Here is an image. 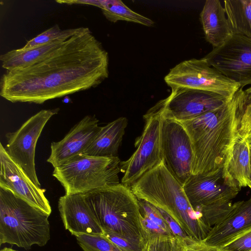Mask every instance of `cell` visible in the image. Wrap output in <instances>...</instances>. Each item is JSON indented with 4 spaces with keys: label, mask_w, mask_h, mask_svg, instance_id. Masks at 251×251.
Segmentation results:
<instances>
[{
    "label": "cell",
    "mask_w": 251,
    "mask_h": 251,
    "mask_svg": "<svg viewBox=\"0 0 251 251\" xmlns=\"http://www.w3.org/2000/svg\"><path fill=\"white\" fill-rule=\"evenodd\" d=\"M108 65L101 43L82 27L41 60L6 71L0 78V95L13 103L42 104L98 86L108 77Z\"/></svg>",
    "instance_id": "cell-1"
},
{
    "label": "cell",
    "mask_w": 251,
    "mask_h": 251,
    "mask_svg": "<svg viewBox=\"0 0 251 251\" xmlns=\"http://www.w3.org/2000/svg\"><path fill=\"white\" fill-rule=\"evenodd\" d=\"M246 107L240 88L224 105L196 118L179 121L187 131L194 153L192 175L216 170L223 165L236 140Z\"/></svg>",
    "instance_id": "cell-2"
},
{
    "label": "cell",
    "mask_w": 251,
    "mask_h": 251,
    "mask_svg": "<svg viewBox=\"0 0 251 251\" xmlns=\"http://www.w3.org/2000/svg\"><path fill=\"white\" fill-rule=\"evenodd\" d=\"M130 189L137 199L150 202L169 215L193 240L203 241L212 228L193 209L182 184L170 172L164 160L143 175Z\"/></svg>",
    "instance_id": "cell-3"
},
{
    "label": "cell",
    "mask_w": 251,
    "mask_h": 251,
    "mask_svg": "<svg viewBox=\"0 0 251 251\" xmlns=\"http://www.w3.org/2000/svg\"><path fill=\"white\" fill-rule=\"evenodd\" d=\"M98 223L105 232L144 245L147 238L138 199L121 183L83 194Z\"/></svg>",
    "instance_id": "cell-4"
},
{
    "label": "cell",
    "mask_w": 251,
    "mask_h": 251,
    "mask_svg": "<svg viewBox=\"0 0 251 251\" xmlns=\"http://www.w3.org/2000/svg\"><path fill=\"white\" fill-rule=\"evenodd\" d=\"M50 215L0 187V244L29 249L50 238Z\"/></svg>",
    "instance_id": "cell-5"
},
{
    "label": "cell",
    "mask_w": 251,
    "mask_h": 251,
    "mask_svg": "<svg viewBox=\"0 0 251 251\" xmlns=\"http://www.w3.org/2000/svg\"><path fill=\"white\" fill-rule=\"evenodd\" d=\"M121 162L118 156L81 154L54 168L52 175L63 187L65 194H85L120 183Z\"/></svg>",
    "instance_id": "cell-6"
},
{
    "label": "cell",
    "mask_w": 251,
    "mask_h": 251,
    "mask_svg": "<svg viewBox=\"0 0 251 251\" xmlns=\"http://www.w3.org/2000/svg\"><path fill=\"white\" fill-rule=\"evenodd\" d=\"M144 130L135 142L136 150L127 160L121 162L124 175L121 183L131 188L139 179L163 160L161 148L162 111L157 102L143 116Z\"/></svg>",
    "instance_id": "cell-7"
},
{
    "label": "cell",
    "mask_w": 251,
    "mask_h": 251,
    "mask_svg": "<svg viewBox=\"0 0 251 251\" xmlns=\"http://www.w3.org/2000/svg\"><path fill=\"white\" fill-rule=\"evenodd\" d=\"M164 80L171 88L210 91L231 99L240 85L211 67L204 58L182 61L172 68Z\"/></svg>",
    "instance_id": "cell-8"
},
{
    "label": "cell",
    "mask_w": 251,
    "mask_h": 251,
    "mask_svg": "<svg viewBox=\"0 0 251 251\" xmlns=\"http://www.w3.org/2000/svg\"><path fill=\"white\" fill-rule=\"evenodd\" d=\"M60 109H42L32 116L14 132L5 134L7 152L38 187L41 184L37 176L35 156L37 141L48 122Z\"/></svg>",
    "instance_id": "cell-9"
},
{
    "label": "cell",
    "mask_w": 251,
    "mask_h": 251,
    "mask_svg": "<svg viewBox=\"0 0 251 251\" xmlns=\"http://www.w3.org/2000/svg\"><path fill=\"white\" fill-rule=\"evenodd\" d=\"M203 58L240 88L251 85V38L233 33Z\"/></svg>",
    "instance_id": "cell-10"
},
{
    "label": "cell",
    "mask_w": 251,
    "mask_h": 251,
    "mask_svg": "<svg viewBox=\"0 0 251 251\" xmlns=\"http://www.w3.org/2000/svg\"><path fill=\"white\" fill-rule=\"evenodd\" d=\"M193 209L232 201L241 188L227 175L224 164L216 170L192 175L183 185Z\"/></svg>",
    "instance_id": "cell-11"
},
{
    "label": "cell",
    "mask_w": 251,
    "mask_h": 251,
    "mask_svg": "<svg viewBox=\"0 0 251 251\" xmlns=\"http://www.w3.org/2000/svg\"><path fill=\"white\" fill-rule=\"evenodd\" d=\"M161 148L167 168L183 185L192 175L194 153L191 142L179 121L164 118L163 115Z\"/></svg>",
    "instance_id": "cell-12"
},
{
    "label": "cell",
    "mask_w": 251,
    "mask_h": 251,
    "mask_svg": "<svg viewBox=\"0 0 251 251\" xmlns=\"http://www.w3.org/2000/svg\"><path fill=\"white\" fill-rule=\"evenodd\" d=\"M231 99L210 91L177 87L172 89L170 95L157 103L163 117L181 121L221 107Z\"/></svg>",
    "instance_id": "cell-13"
},
{
    "label": "cell",
    "mask_w": 251,
    "mask_h": 251,
    "mask_svg": "<svg viewBox=\"0 0 251 251\" xmlns=\"http://www.w3.org/2000/svg\"><path fill=\"white\" fill-rule=\"evenodd\" d=\"M0 187L11 191L34 207L50 215L51 208L45 190L37 186L13 160L0 144Z\"/></svg>",
    "instance_id": "cell-14"
},
{
    "label": "cell",
    "mask_w": 251,
    "mask_h": 251,
    "mask_svg": "<svg viewBox=\"0 0 251 251\" xmlns=\"http://www.w3.org/2000/svg\"><path fill=\"white\" fill-rule=\"evenodd\" d=\"M100 127L95 116H85L62 139L51 143L50 153L47 161L55 168L83 154Z\"/></svg>",
    "instance_id": "cell-15"
},
{
    "label": "cell",
    "mask_w": 251,
    "mask_h": 251,
    "mask_svg": "<svg viewBox=\"0 0 251 251\" xmlns=\"http://www.w3.org/2000/svg\"><path fill=\"white\" fill-rule=\"evenodd\" d=\"M58 207L65 229L72 235L103 234L83 194H65L60 197Z\"/></svg>",
    "instance_id": "cell-16"
},
{
    "label": "cell",
    "mask_w": 251,
    "mask_h": 251,
    "mask_svg": "<svg viewBox=\"0 0 251 251\" xmlns=\"http://www.w3.org/2000/svg\"><path fill=\"white\" fill-rule=\"evenodd\" d=\"M251 228V196L233 204L230 212L213 226L203 241L207 245L222 248Z\"/></svg>",
    "instance_id": "cell-17"
},
{
    "label": "cell",
    "mask_w": 251,
    "mask_h": 251,
    "mask_svg": "<svg viewBox=\"0 0 251 251\" xmlns=\"http://www.w3.org/2000/svg\"><path fill=\"white\" fill-rule=\"evenodd\" d=\"M206 40L213 48L224 44L233 34L226 10L219 0H207L200 14Z\"/></svg>",
    "instance_id": "cell-18"
},
{
    "label": "cell",
    "mask_w": 251,
    "mask_h": 251,
    "mask_svg": "<svg viewBox=\"0 0 251 251\" xmlns=\"http://www.w3.org/2000/svg\"><path fill=\"white\" fill-rule=\"evenodd\" d=\"M127 124V118L121 117L101 126L83 154L94 156L118 157V150Z\"/></svg>",
    "instance_id": "cell-19"
},
{
    "label": "cell",
    "mask_w": 251,
    "mask_h": 251,
    "mask_svg": "<svg viewBox=\"0 0 251 251\" xmlns=\"http://www.w3.org/2000/svg\"><path fill=\"white\" fill-rule=\"evenodd\" d=\"M72 36L62 37L28 49L20 48L9 51L0 56L1 66L8 71L41 60L61 48Z\"/></svg>",
    "instance_id": "cell-20"
},
{
    "label": "cell",
    "mask_w": 251,
    "mask_h": 251,
    "mask_svg": "<svg viewBox=\"0 0 251 251\" xmlns=\"http://www.w3.org/2000/svg\"><path fill=\"white\" fill-rule=\"evenodd\" d=\"M250 142L239 136L224 164L228 176L240 188L248 186L251 174Z\"/></svg>",
    "instance_id": "cell-21"
},
{
    "label": "cell",
    "mask_w": 251,
    "mask_h": 251,
    "mask_svg": "<svg viewBox=\"0 0 251 251\" xmlns=\"http://www.w3.org/2000/svg\"><path fill=\"white\" fill-rule=\"evenodd\" d=\"M80 3L100 8L105 18L112 23L124 21L148 27L154 24L151 19L132 10L120 0H81Z\"/></svg>",
    "instance_id": "cell-22"
},
{
    "label": "cell",
    "mask_w": 251,
    "mask_h": 251,
    "mask_svg": "<svg viewBox=\"0 0 251 251\" xmlns=\"http://www.w3.org/2000/svg\"><path fill=\"white\" fill-rule=\"evenodd\" d=\"M224 8L233 33L251 38V0H226Z\"/></svg>",
    "instance_id": "cell-23"
},
{
    "label": "cell",
    "mask_w": 251,
    "mask_h": 251,
    "mask_svg": "<svg viewBox=\"0 0 251 251\" xmlns=\"http://www.w3.org/2000/svg\"><path fill=\"white\" fill-rule=\"evenodd\" d=\"M189 239L165 235L149 236L141 251H180Z\"/></svg>",
    "instance_id": "cell-24"
},
{
    "label": "cell",
    "mask_w": 251,
    "mask_h": 251,
    "mask_svg": "<svg viewBox=\"0 0 251 251\" xmlns=\"http://www.w3.org/2000/svg\"><path fill=\"white\" fill-rule=\"evenodd\" d=\"M82 28V27H80L62 30L58 25H55L28 41L25 45L21 48L28 49L48 43L62 37L72 36L79 32Z\"/></svg>",
    "instance_id": "cell-25"
},
{
    "label": "cell",
    "mask_w": 251,
    "mask_h": 251,
    "mask_svg": "<svg viewBox=\"0 0 251 251\" xmlns=\"http://www.w3.org/2000/svg\"><path fill=\"white\" fill-rule=\"evenodd\" d=\"M75 237L83 251H121L103 234H81Z\"/></svg>",
    "instance_id": "cell-26"
},
{
    "label": "cell",
    "mask_w": 251,
    "mask_h": 251,
    "mask_svg": "<svg viewBox=\"0 0 251 251\" xmlns=\"http://www.w3.org/2000/svg\"><path fill=\"white\" fill-rule=\"evenodd\" d=\"M232 201L202 206L196 210L204 222L212 227L224 220L232 208Z\"/></svg>",
    "instance_id": "cell-27"
},
{
    "label": "cell",
    "mask_w": 251,
    "mask_h": 251,
    "mask_svg": "<svg viewBox=\"0 0 251 251\" xmlns=\"http://www.w3.org/2000/svg\"><path fill=\"white\" fill-rule=\"evenodd\" d=\"M138 200L140 212L143 217L151 220L165 230L169 235L174 236L158 208L145 200L138 199Z\"/></svg>",
    "instance_id": "cell-28"
},
{
    "label": "cell",
    "mask_w": 251,
    "mask_h": 251,
    "mask_svg": "<svg viewBox=\"0 0 251 251\" xmlns=\"http://www.w3.org/2000/svg\"><path fill=\"white\" fill-rule=\"evenodd\" d=\"M221 248L224 251H251V228Z\"/></svg>",
    "instance_id": "cell-29"
},
{
    "label": "cell",
    "mask_w": 251,
    "mask_h": 251,
    "mask_svg": "<svg viewBox=\"0 0 251 251\" xmlns=\"http://www.w3.org/2000/svg\"><path fill=\"white\" fill-rule=\"evenodd\" d=\"M121 251H141L144 245L129 240L118 234L105 232L103 234Z\"/></svg>",
    "instance_id": "cell-30"
},
{
    "label": "cell",
    "mask_w": 251,
    "mask_h": 251,
    "mask_svg": "<svg viewBox=\"0 0 251 251\" xmlns=\"http://www.w3.org/2000/svg\"><path fill=\"white\" fill-rule=\"evenodd\" d=\"M251 131V103L244 108L241 118L238 133L241 137H248Z\"/></svg>",
    "instance_id": "cell-31"
},
{
    "label": "cell",
    "mask_w": 251,
    "mask_h": 251,
    "mask_svg": "<svg viewBox=\"0 0 251 251\" xmlns=\"http://www.w3.org/2000/svg\"><path fill=\"white\" fill-rule=\"evenodd\" d=\"M180 251H224L222 248L211 246L202 241L187 240Z\"/></svg>",
    "instance_id": "cell-32"
},
{
    "label": "cell",
    "mask_w": 251,
    "mask_h": 251,
    "mask_svg": "<svg viewBox=\"0 0 251 251\" xmlns=\"http://www.w3.org/2000/svg\"><path fill=\"white\" fill-rule=\"evenodd\" d=\"M142 220L143 226L147 233V237L149 236L158 235L171 236L149 219L142 216Z\"/></svg>",
    "instance_id": "cell-33"
},
{
    "label": "cell",
    "mask_w": 251,
    "mask_h": 251,
    "mask_svg": "<svg viewBox=\"0 0 251 251\" xmlns=\"http://www.w3.org/2000/svg\"><path fill=\"white\" fill-rule=\"evenodd\" d=\"M245 95L246 106L251 103V86L244 91Z\"/></svg>",
    "instance_id": "cell-34"
},
{
    "label": "cell",
    "mask_w": 251,
    "mask_h": 251,
    "mask_svg": "<svg viewBox=\"0 0 251 251\" xmlns=\"http://www.w3.org/2000/svg\"><path fill=\"white\" fill-rule=\"evenodd\" d=\"M250 168H251V174L249 178V183L248 187L251 189V143H250Z\"/></svg>",
    "instance_id": "cell-35"
},
{
    "label": "cell",
    "mask_w": 251,
    "mask_h": 251,
    "mask_svg": "<svg viewBox=\"0 0 251 251\" xmlns=\"http://www.w3.org/2000/svg\"><path fill=\"white\" fill-rule=\"evenodd\" d=\"M0 251H17L13 249L8 248H4L0 250Z\"/></svg>",
    "instance_id": "cell-36"
},
{
    "label": "cell",
    "mask_w": 251,
    "mask_h": 251,
    "mask_svg": "<svg viewBox=\"0 0 251 251\" xmlns=\"http://www.w3.org/2000/svg\"><path fill=\"white\" fill-rule=\"evenodd\" d=\"M248 138L249 139L250 143H251V131L249 133V135L248 136Z\"/></svg>",
    "instance_id": "cell-37"
}]
</instances>
